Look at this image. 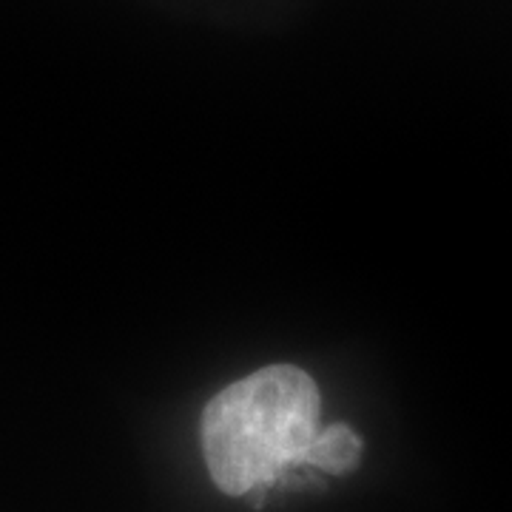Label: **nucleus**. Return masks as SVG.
I'll use <instances>...</instances> for the list:
<instances>
[{
  "label": "nucleus",
  "mask_w": 512,
  "mask_h": 512,
  "mask_svg": "<svg viewBox=\"0 0 512 512\" xmlns=\"http://www.w3.org/2000/svg\"><path fill=\"white\" fill-rule=\"evenodd\" d=\"M362 444L348 424H333L328 430H319L308 453V464L316 470H325L330 476H342L359 464Z\"/></svg>",
  "instance_id": "nucleus-2"
},
{
  "label": "nucleus",
  "mask_w": 512,
  "mask_h": 512,
  "mask_svg": "<svg viewBox=\"0 0 512 512\" xmlns=\"http://www.w3.org/2000/svg\"><path fill=\"white\" fill-rule=\"evenodd\" d=\"M319 433V390L293 365H271L217 393L202 416V450L222 493L265 490L308 464Z\"/></svg>",
  "instance_id": "nucleus-1"
}]
</instances>
